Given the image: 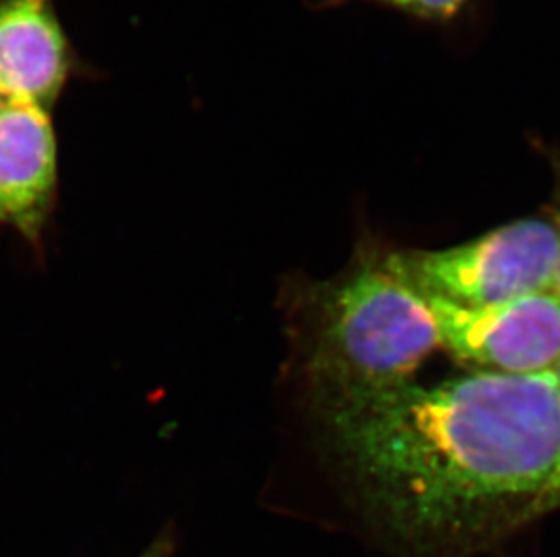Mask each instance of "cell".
Wrapping results in <instances>:
<instances>
[{
	"label": "cell",
	"instance_id": "obj_1",
	"mask_svg": "<svg viewBox=\"0 0 560 557\" xmlns=\"http://www.w3.org/2000/svg\"><path fill=\"white\" fill-rule=\"evenodd\" d=\"M308 405L345 496L399 557H468L550 512L556 371H471Z\"/></svg>",
	"mask_w": 560,
	"mask_h": 557
},
{
	"label": "cell",
	"instance_id": "obj_2",
	"mask_svg": "<svg viewBox=\"0 0 560 557\" xmlns=\"http://www.w3.org/2000/svg\"><path fill=\"white\" fill-rule=\"evenodd\" d=\"M289 321L308 404L410 382L439 347L427 300L375 247L334 277L300 284Z\"/></svg>",
	"mask_w": 560,
	"mask_h": 557
},
{
	"label": "cell",
	"instance_id": "obj_3",
	"mask_svg": "<svg viewBox=\"0 0 560 557\" xmlns=\"http://www.w3.org/2000/svg\"><path fill=\"white\" fill-rule=\"evenodd\" d=\"M386 264L423 299L488 308L556 289L560 234L548 220H518L441 250H385Z\"/></svg>",
	"mask_w": 560,
	"mask_h": 557
},
{
	"label": "cell",
	"instance_id": "obj_4",
	"mask_svg": "<svg viewBox=\"0 0 560 557\" xmlns=\"http://www.w3.org/2000/svg\"><path fill=\"white\" fill-rule=\"evenodd\" d=\"M434 316L439 346L477 371L539 375L560 364V295H524L488 308L424 299Z\"/></svg>",
	"mask_w": 560,
	"mask_h": 557
},
{
	"label": "cell",
	"instance_id": "obj_5",
	"mask_svg": "<svg viewBox=\"0 0 560 557\" xmlns=\"http://www.w3.org/2000/svg\"><path fill=\"white\" fill-rule=\"evenodd\" d=\"M57 189V142L49 111L5 100L0 109V223L38 245Z\"/></svg>",
	"mask_w": 560,
	"mask_h": 557
},
{
	"label": "cell",
	"instance_id": "obj_6",
	"mask_svg": "<svg viewBox=\"0 0 560 557\" xmlns=\"http://www.w3.org/2000/svg\"><path fill=\"white\" fill-rule=\"evenodd\" d=\"M68 43L54 0H0V95L49 111L66 76Z\"/></svg>",
	"mask_w": 560,
	"mask_h": 557
},
{
	"label": "cell",
	"instance_id": "obj_7",
	"mask_svg": "<svg viewBox=\"0 0 560 557\" xmlns=\"http://www.w3.org/2000/svg\"><path fill=\"white\" fill-rule=\"evenodd\" d=\"M352 2L385 5L427 22H448L459 15L468 0H308L314 8H338Z\"/></svg>",
	"mask_w": 560,
	"mask_h": 557
},
{
	"label": "cell",
	"instance_id": "obj_8",
	"mask_svg": "<svg viewBox=\"0 0 560 557\" xmlns=\"http://www.w3.org/2000/svg\"><path fill=\"white\" fill-rule=\"evenodd\" d=\"M546 156L550 159L551 168L556 173V206H553L556 222L553 223H556L560 234V147H546ZM556 292L560 295V263L556 278Z\"/></svg>",
	"mask_w": 560,
	"mask_h": 557
},
{
	"label": "cell",
	"instance_id": "obj_9",
	"mask_svg": "<svg viewBox=\"0 0 560 557\" xmlns=\"http://www.w3.org/2000/svg\"><path fill=\"white\" fill-rule=\"evenodd\" d=\"M556 379H557V400H559V429H560V364L556 369ZM560 507V458H559V467H557L556 482H553V487H551L550 500H548V510H556Z\"/></svg>",
	"mask_w": 560,
	"mask_h": 557
},
{
	"label": "cell",
	"instance_id": "obj_10",
	"mask_svg": "<svg viewBox=\"0 0 560 557\" xmlns=\"http://www.w3.org/2000/svg\"><path fill=\"white\" fill-rule=\"evenodd\" d=\"M170 553V540H165V542L154 543L153 547L149 548L148 553H143L140 557H167Z\"/></svg>",
	"mask_w": 560,
	"mask_h": 557
},
{
	"label": "cell",
	"instance_id": "obj_11",
	"mask_svg": "<svg viewBox=\"0 0 560 557\" xmlns=\"http://www.w3.org/2000/svg\"><path fill=\"white\" fill-rule=\"evenodd\" d=\"M5 104V98L4 96L0 95V109H2V106H4Z\"/></svg>",
	"mask_w": 560,
	"mask_h": 557
}]
</instances>
